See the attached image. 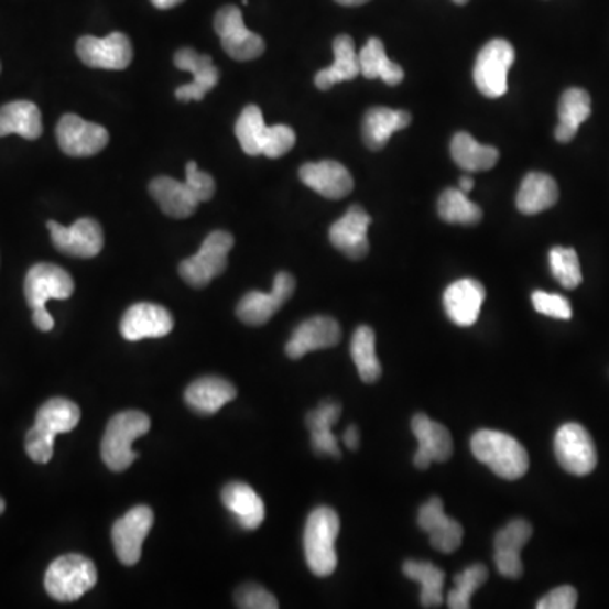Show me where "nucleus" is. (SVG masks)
<instances>
[{
    "label": "nucleus",
    "instance_id": "obj_1",
    "mask_svg": "<svg viewBox=\"0 0 609 609\" xmlns=\"http://www.w3.org/2000/svg\"><path fill=\"white\" fill-rule=\"evenodd\" d=\"M81 413L77 403L66 398H53L44 403L36 413L34 427L26 434L28 456L37 464L52 460L55 450V438L59 434H68L77 427Z\"/></svg>",
    "mask_w": 609,
    "mask_h": 609
},
{
    "label": "nucleus",
    "instance_id": "obj_2",
    "mask_svg": "<svg viewBox=\"0 0 609 609\" xmlns=\"http://www.w3.org/2000/svg\"><path fill=\"white\" fill-rule=\"evenodd\" d=\"M74 292V278L56 264H34L28 271L24 280V295H26L28 305L33 308L34 325L41 333H50L55 327V320L46 311V303L50 300H68Z\"/></svg>",
    "mask_w": 609,
    "mask_h": 609
},
{
    "label": "nucleus",
    "instance_id": "obj_3",
    "mask_svg": "<svg viewBox=\"0 0 609 609\" xmlns=\"http://www.w3.org/2000/svg\"><path fill=\"white\" fill-rule=\"evenodd\" d=\"M471 450L479 463L500 476L514 481L529 471L530 457L525 447L516 438L504 432L479 431L472 435Z\"/></svg>",
    "mask_w": 609,
    "mask_h": 609
},
{
    "label": "nucleus",
    "instance_id": "obj_4",
    "mask_svg": "<svg viewBox=\"0 0 609 609\" xmlns=\"http://www.w3.org/2000/svg\"><path fill=\"white\" fill-rule=\"evenodd\" d=\"M339 532V514L333 508L318 507L308 514L303 547L308 569L315 576L327 577L337 569L336 542Z\"/></svg>",
    "mask_w": 609,
    "mask_h": 609
},
{
    "label": "nucleus",
    "instance_id": "obj_5",
    "mask_svg": "<svg viewBox=\"0 0 609 609\" xmlns=\"http://www.w3.org/2000/svg\"><path fill=\"white\" fill-rule=\"evenodd\" d=\"M151 420L138 410L117 413L110 418L102 438V460L110 471L122 472L138 459L132 444L150 432Z\"/></svg>",
    "mask_w": 609,
    "mask_h": 609
},
{
    "label": "nucleus",
    "instance_id": "obj_6",
    "mask_svg": "<svg viewBox=\"0 0 609 609\" xmlns=\"http://www.w3.org/2000/svg\"><path fill=\"white\" fill-rule=\"evenodd\" d=\"M97 584V567L80 554H66L52 562L44 576V588L53 599L72 602Z\"/></svg>",
    "mask_w": 609,
    "mask_h": 609
},
{
    "label": "nucleus",
    "instance_id": "obj_7",
    "mask_svg": "<svg viewBox=\"0 0 609 609\" xmlns=\"http://www.w3.org/2000/svg\"><path fill=\"white\" fill-rule=\"evenodd\" d=\"M232 248V233L214 230L208 233L197 254L182 261L178 268L180 276L194 289H205L214 278L226 271L227 258Z\"/></svg>",
    "mask_w": 609,
    "mask_h": 609
},
{
    "label": "nucleus",
    "instance_id": "obj_8",
    "mask_svg": "<svg viewBox=\"0 0 609 609\" xmlns=\"http://www.w3.org/2000/svg\"><path fill=\"white\" fill-rule=\"evenodd\" d=\"M514 63V50L507 40H493L482 46L476 59V87L488 99H500L508 90V72Z\"/></svg>",
    "mask_w": 609,
    "mask_h": 609
},
{
    "label": "nucleus",
    "instance_id": "obj_9",
    "mask_svg": "<svg viewBox=\"0 0 609 609\" xmlns=\"http://www.w3.org/2000/svg\"><path fill=\"white\" fill-rule=\"evenodd\" d=\"M214 30L222 41L224 52L238 62L260 58L267 48L263 37L246 28L241 9L236 6H226L217 12Z\"/></svg>",
    "mask_w": 609,
    "mask_h": 609
},
{
    "label": "nucleus",
    "instance_id": "obj_10",
    "mask_svg": "<svg viewBox=\"0 0 609 609\" xmlns=\"http://www.w3.org/2000/svg\"><path fill=\"white\" fill-rule=\"evenodd\" d=\"M555 457L567 472L588 476L598 464V450L583 425L566 424L558 428L554 441Z\"/></svg>",
    "mask_w": 609,
    "mask_h": 609
},
{
    "label": "nucleus",
    "instance_id": "obj_11",
    "mask_svg": "<svg viewBox=\"0 0 609 609\" xmlns=\"http://www.w3.org/2000/svg\"><path fill=\"white\" fill-rule=\"evenodd\" d=\"M59 148L68 156L87 157L99 154L109 144V132L96 122H88L75 113H66L56 126Z\"/></svg>",
    "mask_w": 609,
    "mask_h": 609
},
{
    "label": "nucleus",
    "instance_id": "obj_12",
    "mask_svg": "<svg viewBox=\"0 0 609 609\" xmlns=\"http://www.w3.org/2000/svg\"><path fill=\"white\" fill-rule=\"evenodd\" d=\"M154 514L150 507H135L117 520L112 526V544L116 555L126 566H135L141 554L148 533L153 526Z\"/></svg>",
    "mask_w": 609,
    "mask_h": 609
},
{
    "label": "nucleus",
    "instance_id": "obj_13",
    "mask_svg": "<svg viewBox=\"0 0 609 609\" xmlns=\"http://www.w3.org/2000/svg\"><path fill=\"white\" fill-rule=\"evenodd\" d=\"M296 281L292 274L281 271L274 278L270 293L249 292L238 305L239 320L251 327H260L271 320L295 292Z\"/></svg>",
    "mask_w": 609,
    "mask_h": 609
},
{
    "label": "nucleus",
    "instance_id": "obj_14",
    "mask_svg": "<svg viewBox=\"0 0 609 609\" xmlns=\"http://www.w3.org/2000/svg\"><path fill=\"white\" fill-rule=\"evenodd\" d=\"M50 233L55 248L74 258H96L104 248V230L94 219H80L74 226L65 227L50 220Z\"/></svg>",
    "mask_w": 609,
    "mask_h": 609
},
{
    "label": "nucleus",
    "instance_id": "obj_15",
    "mask_svg": "<svg viewBox=\"0 0 609 609\" xmlns=\"http://www.w3.org/2000/svg\"><path fill=\"white\" fill-rule=\"evenodd\" d=\"M77 53L90 68L124 69L132 62L131 40L122 33H112L106 37H80Z\"/></svg>",
    "mask_w": 609,
    "mask_h": 609
},
{
    "label": "nucleus",
    "instance_id": "obj_16",
    "mask_svg": "<svg viewBox=\"0 0 609 609\" xmlns=\"http://www.w3.org/2000/svg\"><path fill=\"white\" fill-rule=\"evenodd\" d=\"M412 432L418 441V450L413 457L416 469L425 471L432 463H445L453 457V435L444 425L428 418L425 413H416L413 416Z\"/></svg>",
    "mask_w": 609,
    "mask_h": 609
},
{
    "label": "nucleus",
    "instance_id": "obj_17",
    "mask_svg": "<svg viewBox=\"0 0 609 609\" xmlns=\"http://www.w3.org/2000/svg\"><path fill=\"white\" fill-rule=\"evenodd\" d=\"M342 339L339 322L333 317L308 318L296 327L293 336L286 342L285 352L290 359H302L314 350L330 349Z\"/></svg>",
    "mask_w": 609,
    "mask_h": 609
},
{
    "label": "nucleus",
    "instance_id": "obj_18",
    "mask_svg": "<svg viewBox=\"0 0 609 609\" xmlns=\"http://www.w3.org/2000/svg\"><path fill=\"white\" fill-rule=\"evenodd\" d=\"M172 314L154 303H135L121 320V334L126 340L160 339L173 330Z\"/></svg>",
    "mask_w": 609,
    "mask_h": 609
},
{
    "label": "nucleus",
    "instance_id": "obj_19",
    "mask_svg": "<svg viewBox=\"0 0 609 609\" xmlns=\"http://www.w3.org/2000/svg\"><path fill=\"white\" fill-rule=\"evenodd\" d=\"M533 529L526 520H511L494 539V564L498 573L508 579L523 576L522 548L532 539Z\"/></svg>",
    "mask_w": 609,
    "mask_h": 609
},
{
    "label": "nucleus",
    "instance_id": "obj_20",
    "mask_svg": "<svg viewBox=\"0 0 609 609\" xmlns=\"http://www.w3.org/2000/svg\"><path fill=\"white\" fill-rule=\"evenodd\" d=\"M369 226H371V216L359 205H352L346 216L340 217L330 227V242L349 260H362L369 252Z\"/></svg>",
    "mask_w": 609,
    "mask_h": 609
},
{
    "label": "nucleus",
    "instance_id": "obj_21",
    "mask_svg": "<svg viewBox=\"0 0 609 609\" xmlns=\"http://www.w3.org/2000/svg\"><path fill=\"white\" fill-rule=\"evenodd\" d=\"M418 525L431 535L432 547L442 554H453L463 544V526L445 514L441 498H431L420 508Z\"/></svg>",
    "mask_w": 609,
    "mask_h": 609
},
{
    "label": "nucleus",
    "instance_id": "obj_22",
    "mask_svg": "<svg viewBox=\"0 0 609 609\" xmlns=\"http://www.w3.org/2000/svg\"><path fill=\"white\" fill-rule=\"evenodd\" d=\"M485 300V286L478 280L464 278L445 290V314L459 327H471L478 322Z\"/></svg>",
    "mask_w": 609,
    "mask_h": 609
},
{
    "label": "nucleus",
    "instance_id": "obj_23",
    "mask_svg": "<svg viewBox=\"0 0 609 609\" xmlns=\"http://www.w3.org/2000/svg\"><path fill=\"white\" fill-rule=\"evenodd\" d=\"M300 180L312 191L330 200H340L355 188V180L346 166L337 161H318L307 163L300 168Z\"/></svg>",
    "mask_w": 609,
    "mask_h": 609
},
{
    "label": "nucleus",
    "instance_id": "obj_24",
    "mask_svg": "<svg viewBox=\"0 0 609 609\" xmlns=\"http://www.w3.org/2000/svg\"><path fill=\"white\" fill-rule=\"evenodd\" d=\"M180 69L191 72L194 81L191 85H183L176 90V99L182 102L188 100H202L208 91L216 88L219 81V69L214 65L213 58L208 55H200L192 48H182L173 58Z\"/></svg>",
    "mask_w": 609,
    "mask_h": 609
},
{
    "label": "nucleus",
    "instance_id": "obj_25",
    "mask_svg": "<svg viewBox=\"0 0 609 609\" xmlns=\"http://www.w3.org/2000/svg\"><path fill=\"white\" fill-rule=\"evenodd\" d=\"M222 503L236 516L242 529L252 532L263 525L267 510L260 494L255 493L251 486L244 482H229L222 489Z\"/></svg>",
    "mask_w": 609,
    "mask_h": 609
},
{
    "label": "nucleus",
    "instance_id": "obj_26",
    "mask_svg": "<svg viewBox=\"0 0 609 609\" xmlns=\"http://www.w3.org/2000/svg\"><path fill=\"white\" fill-rule=\"evenodd\" d=\"M412 116L406 110L374 107L366 112L362 121V138L371 151H380L387 146L391 135L396 131L409 128Z\"/></svg>",
    "mask_w": 609,
    "mask_h": 609
},
{
    "label": "nucleus",
    "instance_id": "obj_27",
    "mask_svg": "<svg viewBox=\"0 0 609 609\" xmlns=\"http://www.w3.org/2000/svg\"><path fill=\"white\" fill-rule=\"evenodd\" d=\"M236 396L238 391L232 383L214 377L200 378L185 391L186 405L202 415H214Z\"/></svg>",
    "mask_w": 609,
    "mask_h": 609
},
{
    "label": "nucleus",
    "instance_id": "obj_28",
    "mask_svg": "<svg viewBox=\"0 0 609 609\" xmlns=\"http://www.w3.org/2000/svg\"><path fill=\"white\" fill-rule=\"evenodd\" d=\"M339 403L325 400L307 415V427L312 435V447L318 456L340 459L339 442L333 434L334 424L340 418Z\"/></svg>",
    "mask_w": 609,
    "mask_h": 609
},
{
    "label": "nucleus",
    "instance_id": "obj_29",
    "mask_svg": "<svg viewBox=\"0 0 609 609\" xmlns=\"http://www.w3.org/2000/svg\"><path fill=\"white\" fill-rule=\"evenodd\" d=\"M358 75H361V65H359V53H356L355 41L347 34H340L334 41L333 65L318 72L315 85L320 90H329L340 81L355 80Z\"/></svg>",
    "mask_w": 609,
    "mask_h": 609
},
{
    "label": "nucleus",
    "instance_id": "obj_30",
    "mask_svg": "<svg viewBox=\"0 0 609 609\" xmlns=\"http://www.w3.org/2000/svg\"><path fill=\"white\" fill-rule=\"evenodd\" d=\"M150 192L160 204L161 210L173 219H186L194 216L197 210L198 200L188 191L185 182L170 176H157L151 182Z\"/></svg>",
    "mask_w": 609,
    "mask_h": 609
},
{
    "label": "nucleus",
    "instance_id": "obj_31",
    "mask_svg": "<svg viewBox=\"0 0 609 609\" xmlns=\"http://www.w3.org/2000/svg\"><path fill=\"white\" fill-rule=\"evenodd\" d=\"M591 116V96L583 88L564 91L558 104V126L555 138L558 143H570L576 138L579 126Z\"/></svg>",
    "mask_w": 609,
    "mask_h": 609
},
{
    "label": "nucleus",
    "instance_id": "obj_32",
    "mask_svg": "<svg viewBox=\"0 0 609 609\" xmlns=\"http://www.w3.org/2000/svg\"><path fill=\"white\" fill-rule=\"evenodd\" d=\"M558 200V186L545 173H529L516 195V207L525 216H535L554 207Z\"/></svg>",
    "mask_w": 609,
    "mask_h": 609
},
{
    "label": "nucleus",
    "instance_id": "obj_33",
    "mask_svg": "<svg viewBox=\"0 0 609 609\" xmlns=\"http://www.w3.org/2000/svg\"><path fill=\"white\" fill-rule=\"evenodd\" d=\"M9 134H18L30 141L40 138L43 134L40 107L28 100L0 107V138Z\"/></svg>",
    "mask_w": 609,
    "mask_h": 609
},
{
    "label": "nucleus",
    "instance_id": "obj_34",
    "mask_svg": "<svg viewBox=\"0 0 609 609\" xmlns=\"http://www.w3.org/2000/svg\"><path fill=\"white\" fill-rule=\"evenodd\" d=\"M450 154L457 166L469 173L488 172L500 160V151L493 146L479 144L471 134L457 132L450 143Z\"/></svg>",
    "mask_w": 609,
    "mask_h": 609
},
{
    "label": "nucleus",
    "instance_id": "obj_35",
    "mask_svg": "<svg viewBox=\"0 0 609 609\" xmlns=\"http://www.w3.org/2000/svg\"><path fill=\"white\" fill-rule=\"evenodd\" d=\"M359 65H361V75H365L368 80L381 78L384 84L398 85L405 78L402 66L388 58L383 41L378 37H371L366 43L365 48L359 53Z\"/></svg>",
    "mask_w": 609,
    "mask_h": 609
},
{
    "label": "nucleus",
    "instance_id": "obj_36",
    "mask_svg": "<svg viewBox=\"0 0 609 609\" xmlns=\"http://www.w3.org/2000/svg\"><path fill=\"white\" fill-rule=\"evenodd\" d=\"M403 574L422 586L420 601H422L424 608L442 606V602H444V570L438 569L432 562L406 561L403 564Z\"/></svg>",
    "mask_w": 609,
    "mask_h": 609
},
{
    "label": "nucleus",
    "instance_id": "obj_37",
    "mask_svg": "<svg viewBox=\"0 0 609 609\" xmlns=\"http://www.w3.org/2000/svg\"><path fill=\"white\" fill-rule=\"evenodd\" d=\"M350 356L365 383H377L380 380L381 365L377 356V336L368 325H361L352 336Z\"/></svg>",
    "mask_w": 609,
    "mask_h": 609
},
{
    "label": "nucleus",
    "instance_id": "obj_38",
    "mask_svg": "<svg viewBox=\"0 0 609 609\" xmlns=\"http://www.w3.org/2000/svg\"><path fill=\"white\" fill-rule=\"evenodd\" d=\"M270 128L264 124L263 112L258 106H248L242 110L236 122V135L239 144L249 156H260L263 154L264 144H267Z\"/></svg>",
    "mask_w": 609,
    "mask_h": 609
},
{
    "label": "nucleus",
    "instance_id": "obj_39",
    "mask_svg": "<svg viewBox=\"0 0 609 609\" xmlns=\"http://www.w3.org/2000/svg\"><path fill=\"white\" fill-rule=\"evenodd\" d=\"M438 216L447 224L476 226L481 222L482 210L459 188H447L438 198Z\"/></svg>",
    "mask_w": 609,
    "mask_h": 609
},
{
    "label": "nucleus",
    "instance_id": "obj_40",
    "mask_svg": "<svg viewBox=\"0 0 609 609\" xmlns=\"http://www.w3.org/2000/svg\"><path fill=\"white\" fill-rule=\"evenodd\" d=\"M488 580V569L482 564H475L454 577V589L447 596L450 609L471 608V598L482 584Z\"/></svg>",
    "mask_w": 609,
    "mask_h": 609
},
{
    "label": "nucleus",
    "instance_id": "obj_41",
    "mask_svg": "<svg viewBox=\"0 0 609 609\" xmlns=\"http://www.w3.org/2000/svg\"><path fill=\"white\" fill-rule=\"evenodd\" d=\"M548 260H551L552 274L564 289L574 290L583 283L579 255L573 248H561V246L552 248Z\"/></svg>",
    "mask_w": 609,
    "mask_h": 609
},
{
    "label": "nucleus",
    "instance_id": "obj_42",
    "mask_svg": "<svg viewBox=\"0 0 609 609\" xmlns=\"http://www.w3.org/2000/svg\"><path fill=\"white\" fill-rule=\"evenodd\" d=\"M532 303L539 314L547 315V317L561 318V320H569L573 317V307L566 296L535 292L532 295Z\"/></svg>",
    "mask_w": 609,
    "mask_h": 609
},
{
    "label": "nucleus",
    "instance_id": "obj_43",
    "mask_svg": "<svg viewBox=\"0 0 609 609\" xmlns=\"http://www.w3.org/2000/svg\"><path fill=\"white\" fill-rule=\"evenodd\" d=\"M236 605L242 609H276L278 601L260 584H244L236 591Z\"/></svg>",
    "mask_w": 609,
    "mask_h": 609
},
{
    "label": "nucleus",
    "instance_id": "obj_44",
    "mask_svg": "<svg viewBox=\"0 0 609 609\" xmlns=\"http://www.w3.org/2000/svg\"><path fill=\"white\" fill-rule=\"evenodd\" d=\"M295 143L296 134L290 126H271L263 154L271 160H276V157L285 156L295 146Z\"/></svg>",
    "mask_w": 609,
    "mask_h": 609
},
{
    "label": "nucleus",
    "instance_id": "obj_45",
    "mask_svg": "<svg viewBox=\"0 0 609 609\" xmlns=\"http://www.w3.org/2000/svg\"><path fill=\"white\" fill-rule=\"evenodd\" d=\"M186 186L188 191L192 192L195 198H197L198 204L200 202H208L216 194V180L213 178V175L202 172L198 170L197 163L191 161L186 165Z\"/></svg>",
    "mask_w": 609,
    "mask_h": 609
},
{
    "label": "nucleus",
    "instance_id": "obj_46",
    "mask_svg": "<svg viewBox=\"0 0 609 609\" xmlns=\"http://www.w3.org/2000/svg\"><path fill=\"white\" fill-rule=\"evenodd\" d=\"M577 605V591L573 586H561L552 589L541 601L536 602L539 609H574Z\"/></svg>",
    "mask_w": 609,
    "mask_h": 609
},
{
    "label": "nucleus",
    "instance_id": "obj_47",
    "mask_svg": "<svg viewBox=\"0 0 609 609\" xmlns=\"http://www.w3.org/2000/svg\"><path fill=\"white\" fill-rule=\"evenodd\" d=\"M342 438L347 449L358 450L359 441H361V435H359V428L356 427V425H350V427H347V431L344 432Z\"/></svg>",
    "mask_w": 609,
    "mask_h": 609
},
{
    "label": "nucleus",
    "instance_id": "obj_48",
    "mask_svg": "<svg viewBox=\"0 0 609 609\" xmlns=\"http://www.w3.org/2000/svg\"><path fill=\"white\" fill-rule=\"evenodd\" d=\"M151 2L157 9H173L182 4L183 0H151Z\"/></svg>",
    "mask_w": 609,
    "mask_h": 609
},
{
    "label": "nucleus",
    "instance_id": "obj_49",
    "mask_svg": "<svg viewBox=\"0 0 609 609\" xmlns=\"http://www.w3.org/2000/svg\"><path fill=\"white\" fill-rule=\"evenodd\" d=\"M472 188H475V180L469 178V176H463L459 180V191H463L464 194H469Z\"/></svg>",
    "mask_w": 609,
    "mask_h": 609
},
{
    "label": "nucleus",
    "instance_id": "obj_50",
    "mask_svg": "<svg viewBox=\"0 0 609 609\" xmlns=\"http://www.w3.org/2000/svg\"><path fill=\"white\" fill-rule=\"evenodd\" d=\"M337 4L346 6V8H358V6L366 4L369 0H336Z\"/></svg>",
    "mask_w": 609,
    "mask_h": 609
},
{
    "label": "nucleus",
    "instance_id": "obj_51",
    "mask_svg": "<svg viewBox=\"0 0 609 609\" xmlns=\"http://www.w3.org/2000/svg\"><path fill=\"white\" fill-rule=\"evenodd\" d=\"M4 511H6V503H4V500L0 498V514L4 513Z\"/></svg>",
    "mask_w": 609,
    "mask_h": 609
},
{
    "label": "nucleus",
    "instance_id": "obj_52",
    "mask_svg": "<svg viewBox=\"0 0 609 609\" xmlns=\"http://www.w3.org/2000/svg\"><path fill=\"white\" fill-rule=\"evenodd\" d=\"M454 2H456L457 6H466L469 0H454Z\"/></svg>",
    "mask_w": 609,
    "mask_h": 609
}]
</instances>
